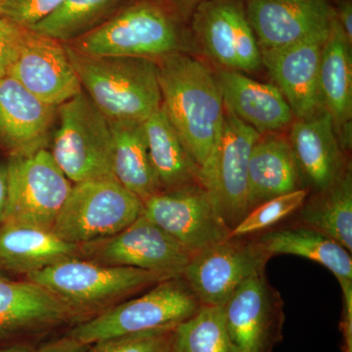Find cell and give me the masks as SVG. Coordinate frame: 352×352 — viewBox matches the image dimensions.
I'll use <instances>...</instances> for the list:
<instances>
[{
    "label": "cell",
    "instance_id": "cell-1",
    "mask_svg": "<svg viewBox=\"0 0 352 352\" xmlns=\"http://www.w3.org/2000/svg\"><path fill=\"white\" fill-rule=\"evenodd\" d=\"M162 109L201 173L223 126V97L217 76L182 52L157 60Z\"/></svg>",
    "mask_w": 352,
    "mask_h": 352
},
{
    "label": "cell",
    "instance_id": "cell-2",
    "mask_svg": "<svg viewBox=\"0 0 352 352\" xmlns=\"http://www.w3.org/2000/svg\"><path fill=\"white\" fill-rule=\"evenodd\" d=\"M64 44L83 91L109 120L143 122L161 108L155 60L89 56Z\"/></svg>",
    "mask_w": 352,
    "mask_h": 352
},
{
    "label": "cell",
    "instance_id": "cell-3",
    "mask_svg": "<svg viewBox=\"0 0 352 352\" xmlns=\"http://www.w3.org/2000/svg\"><path fill=\"white\" fill-rule=\"evenodd\" d=\"M27 279L56 296L76 318L99 314L120 298L170 277L75 258L28 275Z\"/></svg>",
    "mask_w": 352,
    "mask_h": 352
},
{
    "label": "cell",
    "instance_id": "cell-4",
    "mask_svg": "<svg viewBox=\"0 0 352 352\" xmlns=\"http://www.w3.org/2000/svg\"><path fill=\"white\" fill-rule=\"evenodd\" d=\"M66 44L89 56L146 58L157 61L180 52L182 38L166 9L155 2L141 1Z\"/></svg>",
    "mask_w": 352,
    "mask_h": 352
},
{
    "label": "cell",
    "instance_id": "cell-5",
    "mask_svg": "<svg viewBox=\"0 0 352 352\" xmlns=\"http://www.w3.org/2000/svg\"><path fill=\"white\" fill-rule=\"evenodd\" d=\"M201 305L182 276L164 280L144 295L113 305L76 326L69 335L90 346L133 333L176 327Z\"/></svg>",
    "mask_w": 352,
    "mask_h": 352
},
{
    "label": "cell",
    "instance_id": "cell-6",
    "mask_svg": "<svg viewBox=\"0 0 352 352\" xmlns=\"http://www.w3.org/2000/svg\"><path fill=\"white\" fill-rule=\"evenodd\" d=\"M51 155L73 183L116 180L109 120L85 91L57 107Z\"/></svg>",
    "mask_w": 352,
    "mask_h": 352
},
{
    "label": "cell",
    "instance_id": "cell-7",
    "mask_svg": "<svg viewBox=\"0 0 352 352\" xmlns=\"http://www.w3.org/2000/svg\"><path fill=\"white\" fill-rule=\"evenodd\" d=\"M142 212V201L117 180L76 183L52 231L67 242L82 245L119 233Z\"/></svg>",
    "mask_w": 352,
    "mask_h": 352
},
{
    "label": "cell",
    "instance_id": "cell-8",
    "mask_svg": "<svg viewBox=\"0 0 352 352\" xmlns=\"http://www.w3.org/2000/svg\"><path fill=\"white\" fill-rule=\"evenodd\" d=\"M6 164L8 193L2 222L52 229L73 183L60 170L50 150L13 155Z\"/></svg>",
    "mask_w": 352,
    "mask_h": 352
},
{
    "label": "cell",
    "instance_id": "cell-9",
    "mask_svg": "<svg viewBox=\"0 0 352 352\" xmlns=\"http://www.w3.org/2000/svg\"><path fill=\"white\" fill-rule=\"evenodd\" d=\"M226 108L223 126L200 182L212 198L217 212L233 229L249 212L248 175L252 148L261 134Z\"/></svg>",
    "mask_w": 352,
    "mask_h": 352
},
{
    "label": "cell",
    "instance_id": "cell-10",
    "mask_svg": "<svg viewBox=\"0 0 352 352\" xmlns=\"http://www.w3.org/2000/svg\"><path fill=\"white\" fill-rule=\"evenodd\" d=\"M270 258L254 239L227 238L194 254L182 277L201 307H221L241 285L264 272Z\"/></svg>",
    "mask_w": 352,
    "mask_h": 352
},
{
    "label": "cell",
    "instance_id": "cell-11",
    "mask_svg": "<svg viewBox=\"0 0 352 352\" xmlns=\"http://www.w3.org/2000/svg\"><path fill=\"white\" fill-rule=\"evenodd\" d=\"M82 258L108 265L124 266L180 277L193 254L145 215L124 230L80 245Z\"/></svg>",
    "mask_w": 352,
    "mask_h": 352
},
{
    "label": "cell",
    "instance_id": "cell-12",
    "mask_svg": "<svg viewBox=\"0 0 352 352\" xmlns=\"http://www.w3.org/2000/svg\"><path fill=\"white\" fill-rule=\"evenodd\" d=\"M142 214L193 256L230 233L200 183L157 192L143 201Z\"/></svg>",
    "mask_w": 352,
    "mask_h": 352
},
{
    "label": "cell",
    "instance_id": "cell-13",
    "mask_svg": "<svg viewBox=\"0 0 352 352\" xmlns=\"http://www.w3.org/2000/svg\"><path fill=\"white\" fill-rule=\"evenodd\" d=\"M192 15L197 41L212 61L231 71L261 68V50L242 0H203Z\"/></svg>",
    "mask_w": 352,
    "mask_h": 352
},
{
    "label": "cell",
    "instance_id": "cell-14",
    "mask_svg": "<svg viewBox=\"0 0 352 352\" xmlns=\"http://www.w3.org/2000/svg\"><path fill=\"white\" fill-rule=\"evenodd\" d=\"M222 307L235 352H273L283 338V302L264 272L241 285Z\"/></svg>",
    "mask_w": 352,
    "mask_h": 352
},
{
    "label": "cell",
    "instance_id": "cell-15",
    "mask_svg": "<svg viewBox=\"0 0 352 352\" xmlns=\"http://www.w3.org/2000/svg\"><path fill=\"white\" fill-rule=\"evenodd\" d=\"M245 7L261 50L328 34L336 17L328 0H248Z\"/></svg>",
    "mask_w": 352,
    "mask_h": 352
},
{
    "label": "cell",
    "instance_id": "cell-16",
    "mask_svg": "<svg viewBox=\"0 0 352 352\" xmlns=\"http://www.w3.org/2000/svg\"><path fill=\"white\" fill-rule=\"evenodd\" d=\"M9 76L39 100L58 107L82 91L65 44L28 29Z\"/></svg>",
    "mask_w": 352,
    "mask_h": 352
},
{
    "label": "cell",
    "instance_id": "cell-17",
    "mask_svg": "<svg viewBox=\"0 0 352 352\" xmlns=\"http://www.w3.org/2000/svg\"><path fill=\"white\" fill-rule=\"evenodd\" d=\"M329 34L279 50H261V65L283 94L296 119H305L324 111L319 69Z\"/></svg>",
    "mask_w": 352,
    "mask_h": 352
},
{
    "label": "cell",
    "instance_id": "cell-18",
    "mask_svg": "<svg viewBox=\"0 0 352 352\" xmlns=\"http://www.w3.org/2000/svg\"><path fill=\"white\" fill-rule=\"evenodd\" d=\"M57 107L39 100L12 76L0 80V146L13 155L46 148Z\"/></svg>",
    "mask_w": 352,
    "mask_h": 352
},
{
    "label": "cell",
    "instance_id": "cell-19",
    "mask_svg": "<svg viewBox=\"0 0 352 352\" xmlns=\"http://www.w3.org/2000/svg\"><path fill=\"white\" fill-rule=\"evenodd\" d=\"M215 76L224 106L261 135L293 124L295 116L276 85L231 69H221Z\"/></svg>",
    "mask_w": 352,
    "mask_h": 352
},
{
    "label": "cell",
    "instance_id": "cell-20",
    "mask_svg": "<svg viewBox=\"0 0 352 352\" xmlns=\"http://www.w3.org/2000/svg\"><path fill=\"white\" fill-rule=\"evenodd\" d=\"M288 141L300 173L318 192L331 186L346 168L332 118L326 111L296 119Z\"/></svg>",
    "mask_w": 352,
    "mask_h": 352
},
{
    "label": "cell",
    "instance_id": "cell-21",
    "mask_svg": "<svg viewBox=\"0 0 352 352\" xmlns=\"http://www.w3.org/2000/svg\"><path fill=\"white\" fill-rule=\"evenodd\" d=\"M351 45L335 17L322 51L319 89L324 111L332 118L342 150L351 147Z\"/></svg>",
    "mask_w": 352,
    "mask_h": 352
},
{
    "label": "cell",
    "instance_id": "cell-22",
    "mask_svg": "<svg viewBox=\"0 0 352 352\" xmlns=\"http://www.w3.org/2000/svg\"><path fill=\"white\" fill-rule=\"evenodd\" d=\"M82 258L80 245L67 242L52 229L0 223V268L25 275L38 272L67 259Z\"/></svg>",
    "mask_w": 352,
    "mask_h": 352
},
{
    "label": "cell",
    "instance_id": "cell-23",
    "mask_svg": "<svg viewBox=\"0 0 352 352\" xmlns=\"http://www.w3.org/2000/svg\"><path fill=\"white\" fill-rule=\"evenodd\" d=\"M256 241L270 258L292 254L325 266L339 281L342 300H352L351 252L332 238L309 227L300 226L270 231Z\"/></svg>",
    "mask_w": 352,
    "mask_h": 352
},
{
    "label": "cell",
    "instance_id": "cell-24",
    "mask_svg": "<svg viewBox=\"0 0 352 352\" xmlns=\"http://www.w3.org/2000/svg\"><path fill=\"white\" fill-rule=\"evenodd\" d=\"M75 318L41 285L0 277V333L57 325Z\"/></svg>",
    "mask_w": 352,
    "mask_h": 352
},
{
    "label": "cell",
    "instance_id": "cell-25",
    "mask_svg": "<svg viewBox=\"0 0 352 352\" xmlns=\"http://www.w3.org/2000/svg\"><path fill=\"white\" fill-rule=\"evenodd\" d=\"M248 180L249 212L264 201L298 189L300 170L289 141L261 135L252 148Z\"/></svg>",
    "mask_w": 352,
    "mask_h": 352
},
{
    "label": "cell",
    "instance_id": "cell-26",
    "mask_svg": "<svg viewBox=\"0 0 352 352\" xmlns=\"http://www.w3.org/2000/svg\"><path fill=\"white\" fill-rule=\"evenodd\" d=\"M109 124L112 132L115 179L143 203L162 191L150 159L143 122L109 120Z\"/></svg>",
    "mask_w": 352,
    "mask_h": 352
},
{
    "label": "cell",
    "instance_id": "cell-27",
    "mask_svg": "<svg viewBox=\"0 0 352 352\" xmlns=\"http://www.w3.org/2000/svg\"><path fill=\"white\" fill-rule=\"evenodd\" d=\"M153 168L162 190L200 183V170L189 156L163 109L143 122Z\"/></svg>",
    "mask_w": 352,
    "mask_h": 352
},
{
    "label": "cell",
    "instance_id": "cell-28",
    "mask_svg": "<svg viewBox=\"0 0 352 352\" xmlns=\"http://www.w3.org/2000/svg\"><path fill=\"white\" fill-rule=\"evenodd\" d=\"M307 201V200H305ZM298 221L323 233L352 251V173L346 168L342 175L319 195L298 208Z\"/></svg>",
    "mask_w": 352,
    "mask_h": 352
},
{
    "label": "cell",
    "instance_id": "cell-29",
    "mask_svg": "<svg viewBox=\"0 0 352 352\" xmlns=\"http://www.w3.org/2000/svg\"><path fill=\"white\" fill-rule=\"evenodd\" d=\"M170 352H235L222 305L201 307L193 316L178 324L173 330Z\"/></svg>",
    "mask_w": 352,
    "mask_h": 352
},
{
    "label": "cell",
    "instance_id": "cell-30",
    "mask_svg": "<svg viewBox=\"0 0 352 352\" xmlns=\"http://www.w3.org/2000/svg\"><path fill=\"white\" fill-rule=\"evenodd\" d=\"M120 1L64 0L54 12L31 30L61 43H69L96 27Z\"/></svg>",
    "mask_w": 352,
    "mask_h": 352
},
{
    "label": "cell",
    "instance_id": "cell-31",
    "mask_svg": "<svg viewBox=\"0 0 352 352\" xmlns=\"http://www.w3.org/2000/svg\"><path fill=\"white\" fill-rule=\"evenodd\" d=\"M307 191L298 188L264 201L252 208L229 233V238L248 237L270 228L302 207L307 199Z\"/></svg>",
    "mask_w": 352,
    "mask_h": 352
},
{
    "label": "cell",
    "instance_id": "cell-32",
    "mask_svg": "<svg viewBox=\"0 0 352 352\" xmlns=\"http://www.w3.org/2000/svg\"><path fill=\"white\" fill-rule=\"evenodd\" d=\"M175 328L113 338L97 342L87 352H170Z\"/></svg>",
    "mask_w": 352,
    "mask_h": 352
},
{
    "label": "cell",
    "instance_id": "cell-33",
    "mask_svg": "<svg viewBox=\"0 0 352 352\" xmlns=\"http://www.w3.org/2000/svg\"><path fill=\"white\" fill-rule=\"evenodd\" d=\"M64 0H7L2 17L32 29L47 18Z\"/></svg>",
    "mask_w": 352,
    "mask_h": 352
},
{
    "label": "cell",
    "instance_id": "cell-34",
    "mask_svg": "<svg viewBox=\"0 0 352 352\" xmlns=\"http://www.w3.org/2000/svg\"><path fill=\"white\" fill-rule=\"evenodd\" d=\"M28 29L0 16V80L9 76Z\"/></svg>",
    "mask_w": 352,
    "mask_h": 352
},
{
    "label": "cell",
    "instance_id": "cell-35",
    "mask_svg": "<svg viewBox=\"0 0 352 352\" xmlns=\"http://www.w3.org/2000/svg\"><path fill=\"white\" fill-rule=\"evenodd\" d=\"M88 346L68 335L41 346L36 352H87Z\"/></svg>",
    "mask_w": 352,
    "mask_h": 352
},
{
    "label": "cell",
    "instance_id": "cell-36",
    "mask_svg": "<svg viewBox=\"0 0 352 352\" xmlns=\"http://www.w3.org/2000/svg\"><path fill=\"white\" fill-rule=\"evenodd\" d=\"M338 22L346 34L347 41L352 44V6L351 1H344L340 4L339 10H336Z\"/></svg>",
    "mask_w": 352,
    "mask_h": 352
},
{
    "label": "cell",
    "instance_id": "cell-37",
    "mask_svg": "<svg viewBox=\"0 0 352 352\" xmlns=\"http://www.w3.org/2000/svg\"><path fill=\"white\" fill-rule=\"evenodd\" d=\"M201 1L203 0H168V3L178 17L186 18Z\"/></svg>",
    "mask_w": 352,
    "mask_h": 352
},
{
    "label": "cell",
    "instance_id": "cell-38",
    "mask_svg": "<svg viewBox=\"0 0 352 352\" xmlns=\"http://www.w3.org/2000/svg\"><path fill=\"white\" fill-rule=\"evenodd\" d=\"M8 182H7V164L0 163V223L6 214Z\"/></svg>",
    "mask_w": 352,
    "mask_h": 352
},
{
    "label": "cell",
    "instance_id": "cell-39",
    "mask_svg": "<svg viewBox=\"0 0 352 352\" xmlns=\"http://www.w3.org/2000/svg\"><path fill=\"white\" fill-rule=\"evenodd\" d=\"M1 337V333H0ZM0 352H32L31 349L27 346H11L6 347V349H0Z\"/></svg>",
    "mask_w": 352,
    "mask_h": 352
},
{
    "label": "cell",
    "instance_id": "cell-40",
    "mask_svg": "<svg viewBox=\"0 0 352 352\" xmlns=\"http://www.w3.org/2000/svg\"><path fill=\"white\" fill-rule=\"evenodd\" d=\"M7 0H0V16L3 13L4 7H6Z\"/></svg>",
    "mask_w": 352,
    "mask_h": 352
},
{
    "label": "cell",
    "instance_id": "cell-41",
    "mask_svg": "<svg viewBox=\"0 0 352 352\" xmlns=\"http://www.w3.org/2000/svg\"><path fill=\"white\" fill-rule=\"evenodd\" d=\"M0 277H8L7 276V272L2 270V268H0Z\"/></svg>",
    "mask_w": 352,
    "mask_h": 352
}]
</instances>
